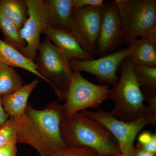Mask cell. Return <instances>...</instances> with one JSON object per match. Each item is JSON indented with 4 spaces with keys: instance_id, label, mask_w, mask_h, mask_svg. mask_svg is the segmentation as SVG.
Instances as JSON below:
<instances>
[{
    "instance_id": "cell-2",
    "label": "cell",
    "mask_w": 156,
    "mask_h": 156,
    "mask_svg": "<svg viewBox=\"0 0 156 156\" xmlns=\"http://www.w3.org/2000/svg\"><path fill=\"white\" fill-rule=\"evenodd\" d=\"M63 141L68 148L89 147L100 156L119 155L121 154L113 136L99 122L87 116L83 112L61 124Z\"/></svg>"
},
{
    "instance_id": "cell-22",
    "label": "cell",
    "mask_w": 156,
    "mask_h": 156,
    "mask_svg": "<svg viewBox=\"0 0 156 156\" xmlns=\"http://www.w3.org/2000/svg\"><path fill=\"white\" fill-rule=\"evenodd\" d=\"M143 93L144 100L148 103V125L155 127L156 126V87L143 88Z\"/></svg>"
},
{
    "instance_id": "cell-25",
    "label": "cell",
    "mask_w": 156,
    "mask_h": 156,
    "mask_svg": "<svg viewBox=\"0 0 156 156\" xmlns=\"http://www.w3.org/2000/svg\"><path fill=\"white\" fill-rule=\"evenodd\" d=\"M105 1L103 0H72L73 9H79L84 7H103Z\"/></svg>"
},
{
    "instance_id": "cell-28",
    "label": "cell",
    "mask_w": 156,
    "mask_h": 156,
    "mask_svg": "<svg viewBox=\"0 0 156 156\" xmlns=\"http://www.w3.org/2000/svg\"><path fill=\"white\" fill-rule=\"evenodd\" d=\"M132 156H155V154L134 148Z\"/></svg>"
},
{
    "instance_id": "cell-14",
    "label": "cell",
    "mask_w": 156,
    "mask_h": 156,
    "mask_svg": "<svg viewBox=\"0 0 156 156\" xmlns=\"http://www.w3.org/2000/svg\"><path fill=\"white\" fill-rule=\"evenodd\" d=\"M0 62L11 67L26 70L45 81L39 73L34 62L0 39Z\"/></svg>"
},
{
    "instance_id": "cell-5",
    "label": "cell",
    "mask_w": 156,
    "mask_h": 156,
    "mask_svg": "<svg viewBox=\"0 0 156 156\" xmlns=\"http://www.w3.org/2000/svg\"><path fill=\"white\" fill-rule=\"evenodd\" d=\"M124 33L131 45L156 26V0H115Z\"/></svg>"
},
{
    "instance_id": "cell-21",
    "label": "cell",
    "mask_w": 156,
    "mask_h": 156,
    "mask_svg": "<svg viewBox=\"0 0 156 156\" xmlns=\"http://www.w3.org/2000/svg\"><path fill=\"white\" fill-rule=\"evenodd\" d=\"M134 72L141 88H156V66L134 64Z\"/></svg>"
},
{
    "instance_id": "cell-8",
    "label": "cell",
    "mask_w": 156,
    "mask_h": 156,
    "mask_svg": "<svg viewBox=\"0 0 156 156\" xmlns=\"http://www.w3.org/2000/svg\"><path fill=\"white\" fill-rule=\"evenodd\" d=\"M87 116L99 122L117 140L121 154L132 156L134 142L137 134L143 128L148 125V116H144L133 122L121 121L115 118L111 112L100 108L95 111H82Z\"/></svg>"
},
{
    "instance_id": "cell-1",
    "label": "cell",
    "mask_w": 156,
    "mask_h": 156,
    "mask_svg": "<svg viewBox=\"0 0 156 156\" xmlns=\"http://www.w3.org/2000/svg\"><path fill=\"white\" fill-rule=\"evenodd\" d=\"M65 118L63 105L56 101L38 110L27 104L17 143L28 144L41 156H52L68 148L62 136L61 124Z\"/></svg>"
},
{
    "instance_id": "cell-4",
    "label": "cell",
    "mask_w": 156,
    "mask_h": 156,
    "mask_svg": "<svg viewBox=\"0 0 156 156\" xmlns=\"http://www.w3.org/2000/svg\"><path fill=\"white\" fill-rule=\"evenodd\" d=\"M40 74L53 88L58 100L65 101L73 71L69 59L45 37L34 61Z\"/></svg>"
},
{
    "instance_id": "cell-20",
    "label": "cell",
    "mask_w": 156,
    "mask_h": 156,
    "mask_svg": "<svg viewBox=\"0 0 156 156\" xmlns=\"http://www.w3.org/2000/svg\"><path fill=\"white\" fill-rule=\"evenodd\" d=\"M24 119V117L21 119L10 118L0 126V147L17 143V133Z\"/></svg>"
},
{
    "instance_id": "cell-15",
    "label": "cell",
    "mask_w": 156,
    "mask_h": 156,
    "mask_svg": "<svg viewBox=\"0 0 156 156\" xmlns=\"http://www.w3.org/2000/svg\"><path fill=\"white\" fill-rule=\"evenodd\" d=\"M140 43L128 56L134 65L156 66V26L141 37Z\"/></svg>"
},
{
    "instance_id": "cell-29",
    "label": "cell",
    "mask_w": 156,
    "mask_h": 156,
    "mask_svg": "<svg viewBox=\"0 0 156 156\" xmlns=\"http://www.w3.org/2000/svg\"><path fill=\"white\" fill-rule=\"evenodd\" d=\"M118 156H126V155H123L122 154H120Z\"/></svg>"
},
{
    "instance_id": "cell-27",
    "label": "cell",
    "mask_w": 156,
    "mask_h": 156,
    "mask_svg": "<svg viewBox=\"0 0 156 156\" xmlns=\"http://www.w3.org/2000/svg\"><path fill=\"white\" fill-rule=\"evenodd\" d=\"M9 115L4 109L2 104L1 96H0V126L8 119Z\"/></svg>"
},
{
    "instance_id": "cell-3",
    "label": "cell",
    "mask_w": 156,
    "mask_h": 156,
    "mask_svg": "<svg viewBox=\"0 0 156 156\" xmlns=\"http://www.w3.org/2000/svg\"><path fill=\"white\" fill-rule=\"evenodd\" d=\"M120 77L115 86L110 89L108 99L114 103L111 113L115 118L124 122L136 121L148 116L147 106L134 72V64L128 57L124 59L118 71ZM149 118V116H148Z\"/></svg>"
},
{
    "instance_id": "cell-12",
    "label": "cell",
    "mask_w": 156,
    "mask_h": 156,
    "mask_svg": "<svg viewBox=\"0 0 156 156\" xmlns=\"http://www.w3.org/2000/svg\"><path fill=\"white\" fill-rule=\"evenodd\" d=\"M44 34L69 60L94 59L93 56L83 49L73 34L66 29L50 26Z\"/></svg>"
},
{
    "instance_id": "cell-24",
    "label": "cell",
    "mask_w": 156,
    "mask_h": 156,
    "mask_svg": "<svg viewBox=\"0 0 156 156\" xmlns=\"http://www.w3.org/2000/svg\"><path fill=\"white\" fill-rule=\"evenodd\" d=\"M94 150L89 147L67 148L52 156H99Z\"/></svg>"
},
{
    "instance_id": "cell-10",
    "label": "cell",
    "mask_w": 156,
    "mask_h": 156,
    "mask_svg": "<svg viewBox=\"0 0 156 156\" xmlns=\"http://www.w3.org/2000/svg\"><path fill=\"white\" fill-rule=\"evenodd\" d=\"M101 7L73 9L70 32L82 48L92 56H96V44L101 20Z\"/></svg>"
},
{
    "instance_id": "cell-19",
    "label": "cell",
    "mask_w": 156,
    "mask_h": 156,
    "mask_svg": "<svg viewBox=\"0 0 156 156\" xmlns=\"http://www.w3.org/2000/svg\"><path fill=\"white\" fill-rule=\"evenodd\" d=\"M23 83L14 68L0 62V96L15 92L23 86Z\"/></svg>"
},
{
    "instance_id": "cell-6",
    "label": "cell",
    "mask_w": 156,
    "mask_h": 156,
    "mask_svg": "<svg viewBox=\"0 0 156 156\" xmlns=\"http://www.w3.org/2000/svg\"><path fill=\"white\" fill-rule=\"evenodd\" d=\"M108 85H96L83 76L81 73L73 72L63 105L66 119L87 108L95 109L108 99Z\"/></svg>"
},
{
    "instance_id": "cell-9",
    "label": "cell",
    "mask_w": 156,
    "mask_h": 156,
    "mask_svg": "<svg viewBox=\"0 0 156 156\" xmlns=\"http://www.w3.org/2000/svg\"><path fill=\"white\" fill-rule=\"evenodd\" d=\"M28 8V19L20 30L26 43L23 55L34 62L41 45L40 36L52 26L46 0H25Z\"/></svg>"
},
{
    "instance_id": "cell-7",
    "label": "cell",
    "mask_w": 156,
    "mask_h": 156,
    "mask_svg": "<svg viewBox=\"0 0 156 156\" xmlns=\"http://www.w3.org/2000/svg\"><path fill=\"white\" fill-rule=\"evenodd\" d=\"M140 39L129 45L127 48L121 49L111 54L97 59L89 60H69L73 72H85L95 76L101 85L115 86L119 80L117 74L119 66L124 59L131 56L140 43Z\"/></svg>"
},
{
    "instance_id": "cell-26",
    "label": "cell",
    "mask_w": 156,
    "mask_h": 156,
    "mask_svg": "<svg viewBox=\"0 0 156 156\" xmlns=\"http://www.w3.org/2000/svg\"><path fill=\"white\" fill-rule=\"evenodd\" d=\"M0 156H18L16 144L0 147Z\"/></svg>"
},
{
    "instance_id": "cell-30",
    "label": "cell",
    "mask_w": 156,
    "mask_h": 156,
    "mask_svg": "<svg viewBox=\"0 0 156 156\" xmlns=\"http://www.w3.org/2000/svg\"><path fill=\"white\" fill-rule=\"evenodd\" d=\"M119 155H104V156H100L99 155V156H118Z\"/></svg>"
},
{
    "instance_id": "cell-11",
    "label": "cell",
    "mask_w": 156,
    "mask_h": 156,
    "mask_svg": "<svg viewBox=\"0 0 156 156\" xmlns=\"http://www.w3.org/2000/svg\"><path fill=\"white\" fill-rule=\"evenodd\" d=\"M124 44L122 25L114 1H105L96 56L100 58L111 54L122 49Z\"/></svg>"
},
{
    "instance_id": "cell-17",
    "label": "cell",
    "mask_w": 156,
    "mask_h": 156,
    "mask_svg": "<svg viewBox=\"0 0 156 156\" xmlns=\"http://www.w3.org/2000/svg\"><path fill=\"white\" fill-rule=\"evenodd\" d=\"M0 12L20 30L28 19L25 0H0Z\"/></svg>"
},
{
    "instance_id": "cell-13",
    "label": "cell",
    "mask_w": 156,
    "mask_h": 156,
    "mask_svg": "<svg viewBox=\"0 0 156 156\" xmlns=\"http://www.w3.org/2000/svg\"><path fill=\"white\" fill-rule=\"evenodd\" d=\"M39 82L37 79L14 92L1 96L3 107L10 118L21 119L24 117L29 98Z\"/></svg>"
},
{
    "instance_id": "cell-23",
    "label": "cell",
    "mask_w": 156,
    "mask_h": 156,
    "mask_svg": "<svg viewBox=\"0 0 156 156\" xmlns=\"http://www.w3.org/2000/svg\"><path fill=\"white\" fill-rule=\"evenodd\" d=\"M136 148L151 153L156 154V134L144 132L138 137V143Z\"/></svg>"
},
{
    "instance_id": "cell-16",
    "label": "cell",
    "mask_w": 156,
    "mask_h": 156,
    "mask_svg": "<svg viewBox=\"0 0 156 156\" xmlns=\"http://www.w3.org/2000/svg\"><path fill=\"white\" fill-rule=\"evenodd\" d=\"M50 12L52 26L60 25L70 30L72 0H46Z\"/></svg>"
},
{
    "instance_id": "cell-18",
    "label": "cell",
    "mask_w": 156,
    "mask_h": 156,
    "mask_svg": "<svg viewBox=\"0 0 156 156\" xmlns=\"http://www.w3.org/2000/svg\"><path fill=\"white\" fill-rule=\"evenodd\" d=\"M0 31L4 41L23 54L26 43L20 33V30L10 19L0 12Z\"/></svg>"
}]
</instances>
